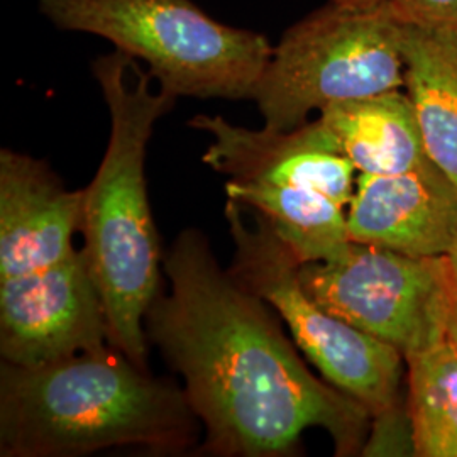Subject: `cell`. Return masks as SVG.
<instances>
[{
	"mask_svg": "<svg viewBox=\"0 0 457 457\" xmlns=\"http://www.w3.org/2000/svg\"><path fill=\"white\" fill-rule=\"evenodd\" d=\"M163 270L170 294L156 296L145 328L183 378L204 454L287 456L311 427L337 456L361 454L371 413L307 370L268 303L219 266L200 230H181Z\"/></svg>",
	"mask_w": 457,
	"mask_h": 457,
	"instance_id": "obj_1",
	"label": "cell"
},
{
	"mask_svg": "<svg viewBox=\"0 0 457 457\" xmlns=\"http://www.w3.org/2000/svg\"><path fill=\"white\" fill-rule=\"evenodd\" d=\"M111 114V137L83 190V253L102 296L111 343L146 370L145 319L160 295L162 245L147 200V143L177 97L153 88V75L115 49L92 65Z\"/></svg>",
	"mask_w": 457,
	"mask_h": 457,
	"instance_id": "obj_2",
	"label": "cell"
},
{
	"mask_svg": "<svg viewBox=\"0 0 457 457\" xmlns=\"http://www.w3.org/2000/svg\"><path fill=\"white\" fill-rule=\"evenodd\" d=\"M185 390L111 345L39 368H0V456H83L136 445L179 453L196 439Z\"/></svg>",
	"mask_w": 457,
	"mask_h": 457,
	"instance_id": "obj_3",
	"label": "cell"
},
{
	"mask_svg": "<svg viewBox=\"0 0 457 457\" xmlns=\"http://www.w3.org/2000/svg\"><path fill=\"white\" fill-rule=\"evenodd\" d=\"M39 11L62 31L104 37L145 62L177 98H253L275 48L192 0H39Z\"/></svg>",
	"mask_w": 457,
	"mask_h": 457,
	"instance_id": "obj_4",
	"label": "cell"
},
{
	"mask_svg": "<svg viewBox=\"0 0 457 457\" xmlns=\"http://www.w3.org/2000/svg\"><path fill=\"white\" fill-rule=\"evenodd\" d=\"M400 33L385 0H328L298 21L253 94L264 128L292 131L336 102L402 90Z\"/></svg>",
	"mask_w": 457,
	"mask_h": 457,
	"instance_id": "obj_5",
	"label": "cell"
},
{
	"mask_svg": "<svg viewBox=\"0 0 457 457\" xmlns=\"http://www.w3.org/2000/svg\"><path fill=\"white\" fill-rule=\"evenodd\" d=\"M224 213L234 241L230 275L277 312L322 378L371 415L402 400L405 356L322 309L302 285V262L264 215L230 198Z\"/></svg>",
	"mask_w": 457,
	"mask_h": 457,
	"instance_id": "obj_6",
	"label": "cell"
},
{
	"mask_svg": "<svg viewBox=\"0 0 457 457\" xmlns=\"http://www.w3.org/2000/svg\"><path fill=\"white\" fill-rule=\"evenodd\" d=\"M300 279L322 309L405 358L445 337L453 283L447 258H411L349 241L328 260L300 264Z\"/></svg>",
	"mask_w": 457,
	"mask_h": 457,
	"instance_id": "obj_7",
	"label": "cell"
},
{
	"mask_svg": "<svg viewBox=\"0 0 457 457\" xmlns=\"http://www.w3.org/2000/svg\"><path fill=\"white\" fill-rule=\"evenodd\" d=\"M112 345L107 313L82 249L63 262L0 279V356L39 368Z\"/></svg>",
	"mask_w": 457,
	"mask_h": 457,
	"instance_id": "obj_8",
	"label": "cell"
},
{
	"mask_svg": "<svg viewBox=\"0 0 457 457\" xmlns=\"http://www.w3.org/2000/svg\"><path fill=\"white\" fill-rule=\"evenodd\" d=\"M188 126L212 136L202 160L228 180L307 188L344 209L354 195L358 170L336 149L319 119L292 131L247 129L220 115H195Z\"/></svg>",
	"mask_w": 457,
	"mask_h": 457,
	"instance_id": "obj_9",
	"label": "cell"
},
{
	"mask_svg": "<svg viewBox=\"0 0 457 457\" xmlns=\"http://www.w3.org/2000/svg\"><path fill=\"white\" fill-rule=\"evenodd\" d=\"M345 219L354 243L449 258L457 245V188L432 162L396 175L360 173Z\"/></svg>",
	"mask_w": 457,
	"mask_h": 457,
	"instance_id": "obj_10",
	"label": "cell"
},
{
	"mask_svg": "<svg viewBox=\"0 0 457 457\" xmlns=\"http://www.w3.org/2000/svg\"><path fill=\"white\" fill-rule=\"evenodd\" d=\"M83 190L71 192L48 163L0 151V279L63 262L77 249Z\"/></svg>",
	"mask_w": 457,
	"mask_h": 457,
	"instance_id": "obj_11",
	"label": "cell"
},
{
	"mask_svg": "<svg viewBox=\"0 0 457 457\" xmlns=\"http://www.w3.org/2000/svg\"><path fill=\"white\" fill-rule=\"evenodd\" d=\"M319 122L364 175H396L432 162L403 88L336 102L320 112Z\"/></svg>",
	"mask_w": 457,
	"mask_h": 457,
	"instance_id": "obj_12",
	"label": "cell"
},
{
	"mask_svg": "<svg viewBox=\"0 0 457 457\" xmlns=\"http://www.w3.org/2000/svg\"><path fill=\"white\" fill-rule=\"evenodd\" d=\"M400 48L425 151L457 188V26L402 24Z\"/></svg>",
	"mask_w": 457,
	"mask_h": 457,
	"instance_id": "obj_13",
	"label": "cell"
},
{
	"mask_svg": "<svg viewBox=\"0 0 457 457\" xmlns=\"http://www.w3.org/2000/svg\"><path fill=\"white\" fill-rule=\"evenodd\" d=\"M226 194L264 215L302 264L328 260L351 241L344 207L324 194L288 185L236 180L226 183Z\"/></svg>",
	"mask_w": 457,
	"mask_h": 457,
	"instance_id": "obj_14",
	"label": "cell"
},
{
	"mask_svg": "<svg viewBox=\"0 0 457 457\" xmlns=\"http://www.w3.org/2000/svg\"><path fill=\"white\" fill-rule=\"evenodd\" d=\"M407 361L419 457H457V354L444 337Z\"/></svg>",
	"mask_w": 457,
	"mask_h": 457,
	"instance_id": "obj_15",
	"label": "cell"
},
{
	"mask_svg": "<svg viewBox=\"0 0 457 457\" xmlns=\"http://www.w3.org/2000/svg\"><path fill=\"white\" fill-rule=\"evenodd\" d=\"M361 456L419 457L407 398L371 415L370 432L361 449Z\"/></svg>",
	"mask_w": 457,
	"mask_h": 457,
	"instance_id": "obj_16",
	"label": "cell"
},
{
	"mask_svg": "<svg viewBox=\"0 0 457 457\" xmlns=\"http://www.w3.org/2000/svg\"><path fill=\"white\" fill-rule=\"evenodd\" d=\"M400 24L420 28L457 26V0H385Z\"/></svg>",
	"mask_w": 457,
	"mask_h": 457,
	"instance_id": "obj_17",
	"label": "cell"
},
{
	"mask_svg": "<svg viewBox=\"0 0 457 457\" xmlns=\"http://www.w3.org/2000/svg\"><path fill=\"white\" fill-rule=\"evenodd\" d=\"M445 339L457 354V277L453 271V283L449 294V307L445 315Z\"/></svg>",
	"mask_w": 457,
	"mask_h": 457,
	"instance_id": "obj_18",
	"label": "cell"
},
{
	"mask_svg": "<svg viewBox=\"0 0 457 457\" xmlns=\"http://www.w3.org/2000/svg\"><path fill=\"white\" fill-rule=\"evenodd\" d=\"M447 260L451 262V268H453V271L456 273L457 277V245H454V249L451 251V254H449V258H447Z\"/></svg>",
	"mask_w": 457,
	"mask_h": 457,
	"instance_id": "obj_19",
	"label": "cell"
}]
</instances>
